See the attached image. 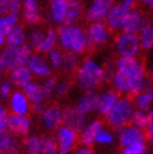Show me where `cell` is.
<instances>
[{
	"label": "cell",
	"mask_w": 153,
	"mask_h": 154,
	"mask_svg": "<svg viewBox=\"0 0 153 154\" xmlns=\"http://www.w3.org/2000/svg\"><path fill=\"white\" fill-rule=\"evenodd\" d=\"M80 63H82V60H80L79 54H75V53H72V51H65L62 72L67 75L75 74V72L78 70Z\"/></svg>",
	"instance_id": "32"
},
{
	"label": "cell",
	"mask_w": 153,
	"mask_h": 154,
	"mask_svg": "<svg viewBox=\"0 0 153 154\" xmlns=\"http://www.w3.org/2000/svg\"><path fill=\"white\" fill-rule=\"evenodd\" d=\"M117 3V0H90L86 8L84 18L88 23L104 21L107 14Z\"/></svg>",
	"instance_id": "12"
},
{
	"label": "cell",
	"mask_w": 153,
	"mask_h": 154,
	"mask_svg": "<svg viewBox=\"0 0 153 154\" xmlns=\"http://www.w3.org/2000/svg\"><path fill=\"white\" fill-rule=\"evenodd\" d=\"M146 21H147V18L144 17L141 10L133 9L127 13L124 21H123V26H122V32L131 33V34H138Z\"/></svg>",
	"instance_id": "20"
},
{
	"label": "cell",
	"mask_w": 153,
	"mask_h": 154,
	"mask_svg": "<svg viewBox=\"0 0 153 154\" xmlns=\"http://www.w3.org/2000/svg\"><path fill=\"white\" fill-rule=\"evenodd\" d=\"M139 3L142 4V5H146V6H148L149 9L153 6V0H139Z\"/></svg>",
	"instance_id": "51"
},
{
	"label": "cell",
	"mask_w": 153,
	"mask_h": 154,
	"mask_svg": "<svg viewBox=\"0 0 153 154\" xmlns=\"http://www.w3.org/2000/svg\"><path fill=\"white\" fill-rule=\"evenodd\" d=\"M27 65L30 69V72L33 73L34 78L39 80H44L53 75V68L49 64L45 54L34 51L32 54V57L29 58Z\"/></svg>",
	"instance_id": "13"
},
{
	"label": "cell",
	"mask_w": 153,
	"mask_h": 154,
	"mask_svg": "<svg viewBox=\"0 0 153 154\" xmlns=\"http://www.w3.org/2000/svg\"><path fill=\"white\" fill-rule=\"evenodd\" d=\"M21 147L24 154H40L42 135L30 133L21 139Z\"/></svg>",
	"instance_id": "29"
},
{
	"label": "cell",
	"mask_w": 153,
	"mask_h": 154,
	"mask_svg": "<svg viewBox=\"0 0 153 154\" xmlns=\"http://www.w3.org/2000/svg\"><path fill=\"white\" fill-rule=\"evenodd\" d=\"M5 47V34L2 32V29H0V50Z\"/></svg>",
	"instance_id": "50"
},
{
	"label": "cell",
	"mask_w": 153,
	"mask_h": 154,
	"mask_svg": "<svg viewBox=\"0 0 153 154\" xmlns=\"http://www.w3.org/2000/svg\"><path fill=\"white\" fill-rule=\"evenodd\" d=\"M134 110L136 105L133 99L131 97L122 95L117 104L112 108V110L104 117V122L109 128L117 132L123 127L131 124V119Z\"/></svg>",
	"instance_id": "4"
},
{
	"label": "cell",
	"mask_w": 153,
	"mask_h": 154,
	"mask_svg": "<svg viewBox=\"0 0 153 154\" xmlns=\"http://www.w3.org/2000/svg\"><path fill=\"white\" fill-rule=\"evenodd\" d=\"M40 154H58V145L54 135H42V149Z\"/></svg>",
	"instance_id": "37"
},
{
	"label": "cell",
	"mask_w": 153,
	"mask_h": 154,
	"mask_svg": "<svg viewBox=\"0 0 153 154\" xmlns=\"http://www.w3.org/2000/svg\"><path fill=\"white\" fill-rule=\"evenodd\" d=\"M8 109L11 114L18 115H29L32 113V103L23 89L14 90V93L8 99Z\"/></svg>",
	"instance_id": "15"
},
{
	"label": "cell",
	"mask_w": 153,
	"mask_h": 154,
	"mask_svg": "<svg viewBox=\"0 0 153 154\" xmlns=\"http://www.w3.org/2000/svg\"><path fill=\"white\" fill-rule=\"evenodd\" d=\"M32 128H33V120L29 115H18L10 113L6 129L11 134H14L18 138H24L25 135L32 133Z\"/></svg>",
	"instance_id": "14"
},
{
	"label": "cell",
	"mask_w": 153,
	"mask_h": 154,
	"mask_svg": "<svg viewBox=\"0 0 153 154\" xmlns=\"http://www.w3.org/2000/svg\"><path fill=\"white\" fill-rule=\"evenodd\" d=\"M57 78L55 76H49V78L42 80L43 84V90H44V95L47 100H50V99L55 95V85H57Z\"/></svg>",
	"instance_id": "39"
},
{
	"label": "cell",
	"mask_w": 153,
	"mask_h": 154,
	"mask_svg": "<svg viewBox=\"0 0 153 154\" xmlns=\"http://www.w3.org/2000/svg\"><path fill=\"white\" fill-rule=\"evenodd\" d=\"M27 38H28V32L25 30V28L18 24L5 35V47L20 48L27 44Z\"/></svg>",
	"instance_id": "25"
},
{
	"label": "cell",
	"mask_w": 153,
	"mask_h": 154,
	"mask_svg": "<svg viewBox=\"0 0 153 154\" xmlns=\"http://www.w3.org/2000/svg\"><path fill=\"white\" fill-rule=\"evenodd\" d=\"M23 147L18 137L8 129L0 130V154H21Z\"/></svg>",
	"instance_id": "19"
},
{
	"label": "cell",
	"mask_w": 153,
	"mask_h": 154,
	"mask_svg": "<svg viewBox=\"0 0 153 154\" xmlns=\"http://www.w3.org/2000/svg\"><path fill=\"white\" fill-rule=\"evenodd\" d=\"M38 124L48 133L55 132L60 125L64 124L63 108H60L57 104L45 105L43 112L38 115Z\"/></svg>",
	"instance_id": "7"
},
{
	"label": "cell",
	"mask_w": 153,
	"mask_h": 154,
	"mask_svg": "<svg viewBox=\"0 0 153 154\" xmlns=\"http://www.w3.org/2000/svg\"><path fill=\"white\" fill-rule=\"evenodd\" d=\"M15 87L9 78H4L0 80V100H6L14 93Z\"/></svg>",
	"instance_id": "40"
},
{
	"label": "cell",
	"mask_w": 153,
	"mask_h": 154,
	"mask_svg": "<svg viewBox=\"0 0 153 154\" xmlns=\"http://www.w3.org/2000/svg\"><path fill=\"white\" fill-rule=\"evenodd\" d=\"M133 99L134 105L137 109L144 112H149L153 108V87H148L139 94H137Z\"/></svg>",
	"instance_id": "30"
},
{
	"label": "cell",
	"mask_w": 153,
	"mask_h": 154,
	"mask_svg": "<svg viewBox=\"0 0 153 154\" xmlns=\"http://www.w3.org/2000/svg\"><path fill=\"white\" fill-rule=\"evenodd\" d=\"M44 108H45V103H42V104H32V113L35 114L36 117H38V115H39L43 112Z\"/></svg>",
	"instance_id": "49"
},
{
	"label": "cell",
	"mask_w": 153,
	"mask_h": 154,
	"mask_svg": "<svg viewBox=\"0 0 153 154\" xmlns=\"http://www.w3.org/2000/svg\"><path fill=\"white\" fill-rule=\"evenodd\" d=\"M105 127V122L102 119H92L88 120L87 125L84 127L79 132V144L88 145V147H93L95 144V138L98 133Z\"/></svg>",
	"instance_id": "18"
},
{
	"label": "cell",
	"mask_w": 153,
	"mask_h": 154,
	"mask_svg": "<svg viewBox=\"0 0 153 154\" xmlns=\"http://www.w3.org/2000/svg\"><path fill=\"white\" fill-rule=\"evenodd\" d=\"M47 55V59L49 61V64L52 65L53 70H62V66H63V61H64V57H65V51L60 48L57 47L55 49L50 50Z\"/></svg>",
	"instance_id": "34"
},
{
	"label": "cell",
	"mask_w": 153,
	"mask_h": 154,
	"mask_svg": "<svg viewBox=\"0 0 153 154\" xmlns=\"http://www.w3.org/2000/svg\"><path fill=\"white\" fill-rule=\"evenodd\" d=\"M111 85L120 95L134 98L148 87H153L143 58H117Z\"/></svg>",
	"instance_id": "1"
},
{
	"label": "cell",
	"mask_w": 153,
	"mask_h": 154,
	"mask_svg": "<svg viewBox=\"0 0 153 154\" xmlns=\"http://www.w3.org/2000/svg\"><path fill=\"white\" fill-rule=\"evenodd\" d=\"M68 4L69 0H47V10L44 13L45 21L57 26L65 24Z\"/></svg>",
	"instance_id": "10"
},
{
	"label": "cell",
	"mask_w": 153,
	"mask_h": 154,
	"mask_svg": "<svg viewBox=\"0 0 153 154\" xmlns=\"http://www.w3.org/2000/svg\"><path fill=\"white\" fill-rule=\"evenodd\" d=\"M148 76L151 78V80H152V84H153V72H149V70H148Z\"/></svg>",
	"instance_id": "53"
},
{
	"label": "cell",
	"mask_w": 153,
	"mask_h": 154,
	"mask_svg": "<svg viewBox=\"0 0 153 154\" xmlns=\"http://www.w3.org/2000/svg\"><path fill=\"white\" fill-rule=\"evenodd\" d=\"M75 83L83 91L95 90L105 82L104 66L90 58L87 57L82 60L78 70L74 74Z\"/></svg>",
	"instance_id": "3"
},
{
	"label": "cell",
	"mask_w": 153,
	"mask_h": 154,
	"mask_svg": "<svg viewBox=\"0 0 153 154\" xmlns=\"http://www.w3.org/2000/svg\"><path fill=\"white\" fill-rule=\"evenodd\" d=\"M5 73H6V69L4 68V65H3L2 61H0V80L4 79V75H5Z\"/></svg>",
	"instance_id": "52"
},
{
	"label": "cell",
	"mask_w": 153,
	"mask_h": 154,
	"mask_svg": "<svg viewBox=\"0 0 153 154\" xmlns=\"http://www.w3.org/2000/svg\"><path fill=\"white\" fill-rule=\"evenodd\" d=\"M33 53L34 50L28 44L23 45L20 48L4 47L0 50V61L3 63L6 72H9L13 68H17L19 65H27Z\"/></svg>",
	"instance_id": "6"
},
{
	"label": "cell",
	"mask_w": 153,
	"mask_h": 154,
	"mask_svg": "<svg viewBox=\"0 0 153 154\" xmlns=\"http://www.w3.org/2000/svg\"><path fill=\"white\" fill-rule=\"evenodd\" d=\"M116 133H117V140L120 148H127V147H131V145L147 143L146 130L132 124L123 127L122 129L117 130Z\"/></svg>",
	"instance_id": "9"
},
{
	"label": "cell",
	"mask_w": 153,
	"mask_h": 154,
	"mask_svg": "<svg viewBox=\"0 0 153 154\" xmlns=\"http://www.w3.org/2000/svg\"><path fill=\"white\" fill-rule=\"evenodd\" d=\"M128 11H126L118 3L114 4V6L109 10V13L107 14V17L104 19V23L107 24L112 33H119L122 32V26H123V21Z\"/></svg>",
	"instance_id": "23"
},
{
	"label": "cell",
	"mask_w": 153,
	"mask_h": 154,
	"mask_svg": "<svg viewBox=\"0 0 153 154\" xmlns=\"http://www.w3.org/2000/svg\"><path fill=\"white\" fill-rule=\"evenodd\" d=\"M117 138V133L116 130H113L112 128H107L104 127L101 132L98 133L97 138H95V144L102 145V147H111L114 144Z\"/></svg>",
	"instance_id": "35"
},
{
	"label": "cell",
	"mask_w": 153,
	"mask_h": 154,
	"mask_svg": "<svg viewBox=\"0 0 153 154\" xmlns=\"http://www.w3.org/2000/svg\"><path fill=\"white\" fill-rule=\"evenodd\" d=\"M9 115H10V112L8 109V105H4L2 102H0V130L6 129Z\"/></svg>",
	"instance_id": "43"
},
{
	"label": "cell",
	"mask_w": 153,
	"mask_h": 154,
	"mask_svg": "<svg viewBox=\"0 0 153 154\" xmlns=\"http://www.w3.org/2000/svg\"><path fill=\"white\" fill-rule=\"evenodd\" d=\"M142 154H151V153H149V150H146V152H143Z\"/></svg>",
	"instance_id": "54"
},
{
	"label": "cell",
	"mask_w": 153,
	"mask_h": 154,
	"mask_svg": "<svg viewBox=\"0 0 153 154\" xmlns=\"http://www.w3.org/2000/svg\"><path fill=\"white\" fill-rule=\"evenodd\" d=\"M138 36L141 40L142 50L147 51L153 48V23L149 19H147V21L144 23L143 28L138 33Z\"/></svg>",
	"instance_id": "31"
},
{
	"label": "cell",
	"mask_w": 153,
	"mask_h": 154,
	"mask_svg": "<svg viewBox=\"0 0 153 154\" xmlns=\"http://www.w3.org/2000/svg\"><path fill=\"white\" fill-rule=\"evenodd\" d=\"M24 6L21 11V19L29 26H36L40 24V21L44 18V14L40 9L39 0H23Z\"/></svg>",
	"instance_id": "16"
},
{
	"label": "cell",
	"mask_w": 153,
	"mask_h": 154,
	"mask_svg": "<svg viewBox=\"0 0 153 154\" xmlns=\"http://www.w3.org/2000/svg\"><path fill=\"white\" fill-rule=\"evenodd\" d=\"M23 91L27 94L28 99L32 104H42V103L47 102L45 95H44V90H43V84L39 80L34 79L33 82H30L28 85L23 89Z\"/></svg>",
	"instance_id": "26"
},
{
	"label": "cell",
	"mask_w": 153,
	"mask_h": 154,
	"mask_svg": "<svg viewBox=\"0 0 153 154\" xmlns=\"http://www.w3.org/2000/svg\"><path fill=\"white\" fill-rule=\"evenodd\" d=\"M97 105H98V93L95 90H86L83 94L78 98L75 103V108L83 114H90L97 112Z\"/></svg>",
	"instance_id": "24"
},
{
	"label": "cell",
	"mask_w": 153,
	"mask_h": 154,
	"mask_svg": "<svg viewBox=\"0 0 153 154\" xmlns=\"http://www.w3.org/2000/svg\"><path fill=\"white\" fill-rule=\"evenodd\" d=\"M84 13L86 8L83 5V0H69L65 24H78L79 20L84 17Z\"/></svg>",
	"instance_id": "28"
},
{
	"label": "cell",
	"mask_w": 153,
	"mask_h": 154,
	"mask_svg": "<svg viewBox=\"0 0 153 154\" xmlns=\"http://www.w3.org/2000/svg\"><path fill=\"white\" fill-rule=\"evenodd\" d=\"M63 113H64V124L75 129L76 132H80L87 125V123H88L87 115L80 113L75 108V105L63 108Z\"/></svg>",
	"instance_id": "22"
},
{
	"label": "cell",
	"mask_w": 153,
	"mask_h": 154,
	"mask_svg": "<svg viewBox=\"0 0 153 154\" xmlns=\"http://www.w3.org/2000/svg\"><path fill=\"white\" fill-rule=\"evenodd\" d=\"M10 11V0H0V15Z\"/></svg>",
	"instance_id": "48"
},
{
	"label": "cell",
	"mask_w": 153,
	"mask_h": 154,
	"mask_svg": "<svg viewBox=\"0 0 153 154\" xmlns=\"http://www.w3.org/2000/svg\"><path fill=\"white\" fill-rule=\"evenodd\" d=\"M72 84L68 79H58L57 85H55V97L63 98L70 91Z\"/></svg>",
	"instance_id": "41"
},
{
	"label": "cell",
	"mask_w": 153,
	"mask_h": 154,
	"mask_svg": "<svg viewBox=\"0 0 153 154\" xmlns=\"http://www.w3.org/2000/svg\"><path fill=\"white\" fill-rule=\"evenodd\" d=\"M59 47L64 51L84 54L92 50L87 36V30L79 24H63L58 26Z\"/></svg>",
	"instance_id": "2"
},
{
	"label": "cell",
	"mask_w": 153,
	"mask_h": 154,
	"mask_svg": "<svg viewBox=\"0 0 153 154\" xmlns=\"http://www.w3.org/2000/svg\"><path fill=\"white\" fill-rule=\"evenodd\" d=\"M148 117H149V122H148V125L146 128L147 144H149L153 147V108L148 112Z\"/></svg>",
	"instance_id": "44"
},
{
	"label": "cell",
	"mask_w": 153,
	"mask_h": 154,
	"mask_svg": "<svg viewBox=\"0 0 153 154\" xmlns=\"http://www.w3.org/2000/svg\"><path fill=\"white\" fill-rule=\"evenodd\" d=\"M73 154H97L94 152V149L92 148V147H88V145H78L76 147V149L74 150Z\"/></svg>",
	"instance_id": "47"
},
{
	"label": "cell",
	"mask_w": 153,
	"mask_h": 154,
	"mask_svg": "<svg viewBox=\"0 0 153 154\" xmlns=\"http://www.w3.org/2000/svg\"><path fill=\"white\" fill-rule=\"evenodd\" d=\"M148 122H149L148 112H144V110L137 109L136 108V110H134V113L132 115V119H131V124L146 130V128L148 125Z\"/></svg>",
	"instance_id": "38"
},
{
	"label": "cell",
	"mask_w": 153,
	"mask_h": 154,
	"mask_svg": "<svg viewBox=\"0 0 153 154\" xmlns=\"http://www.w3.org/2000/svg\"><path fill=\"white\" fill-rule=\"evenodd\" d=\"M114 53L118 58H134L141 55V40L138 34L119 32L113 38Z\"/></svg>",
	"instance_id": "5"
},
{
	"label": "cell",
	"mask_w": 153,
	"mask_h": 154,
	"mask_svg": "<svg viewBox=\"0 0 153 154\" xmlns=\"http://www.w3.org/2000/svg\"><path fill=\"white\" fill-rule=\"evenodd\" d=\"M54 137L58 145V154H73L79 144V132L65 124L55 130Z\"/></svg>",
	"instance_id": "8"
},
{
	"label": "cell",
	"mask_w": 153,
	"mask_h": 154,
	"mask_svg": "<svg viewBox=\"0 0 153 154\" xmlns=\"http://www.w3.org/2000/svg\"><path fill=\"white\" fill-rule=\"evenodd\" d=\"M45 30L42 26H32V29L28 32V38H27V44L32 48L34 51L38 50V48L40 47V44L44 39Z\"/></svg>",
	"instance_id": "33"
},
{
	"label": "cell",
	"mask_w": 153,
	"mask_h": 154,
	"mask_svg": "<svg viewBox=\"0 0 153 154\" xmlns=\"http://www.w3.org/2000/svg\"><path fill=\"white\" fill-rule=\"evenodd\" d=\"M23 6H24L23 0H10V11L9 13L20 17L21 11H23Z\"/></svg>",
	"instance_id": "45"
},
{
	"label": "cell",
	"mask_w": 153,
	"mask_h": 154,
	"mask_svg": "<svg viewBox=\"0 0 153 154\" xmlns=\"http://www.w3.org/2000/svg\"><path fill=\"white\" fill-rule=\"evenodd\" d=\"M117 3L123 8L126 11H131L133 9H137L139 0H117Z\"/></svg>",
	"instance_id": "46"
},
{
	"label": "cell",
	"mask_w": 153,
	"mask_h": 154,
	"mask_svg": "<svg viewBox=\"0 0 153 154\" xmlns=\"http://www.w3.org/2000/svg\"><path fill=\"white\" fill-rule=\"evenodd\" d=\"M8 78L11 80L17 89H24L30 82L35 79L28 65H19L17 68H13L11 70L8 72Z\"/></svg>",
	"instance_id": "21"
},
{
	"label": "cell",
	"mask_w": 153,
	"mask_h": 154,
	"mask_svg": "<svg viewBox=\"0 0 153 154\" xmlns=\"http://www.w3.org/2000/svg\"><path fill=\"white\" fill-rule=\"evenodd\" d=\"M122 95L118 93L116 89L107 88L103 89L101 93H98V105H97V113L101 115V117H105L108 114L112 108L117 104V102L119 100V98Z\"/></svg>",
	"instance_id": "17"
},
{
	"label": "cell",
	"mask_w": 153,
	"mask_h": 154,
	"mask_svg": "<svg viewBox=\"0 0 153 154\" xmlns=\"http://www.w3.org/2000/svg\"><path fill=\"white\" fill-rule=\"evenodd\" d=\"M87 36L92 45L95 47H104L112 39V30L107 26L104 21H93L87 26Z\"/></svg>",
	"instance_id": "11"
},
{
	"label": "cell",
	"mask_w": 153,
	"mask_h": 154,
	"mask_svg": "<svg viewBox=\"0 0 153 154\" xmlns=\"http://www.w3.org/2000/svg\"><path fill=\"white\" fill-rule=\"evenodd\" d=\"M57 47H59V38H58V29L55 28H48L45 29V35L44 39L40 44V47L38 48V53L42 54H48L50 50L55 49Z\"/></svg>",
	"instance_id": "27"
},
{
	"label": "cell",
	"mask_w": 153,
	"mask_h": 154,
	"mask_svg": "<svg viewBox=\"0 0 153 154\" xmlns=\"http://www.w3.org/2000/svg\"><path fill=\"white\" fill-rule=\"evenodd\" d=\"M146 150H148L147 143H143V144L131 145V147H127V148H120V154H142Z\"/></svg>",
	"instance_id": "42"
},
{
	"label": "cell",
	"mask_w": 153,
	"mask_h": 154,
	"mask_svg": "<svg viewBox=\"0 0 153 154\" xmlns=\"http://www.w3.org/2000/svg\"><path fill=\"white\" fill-rule=\"evenodd\" d=\"M19 18L20 17L11 13L2 15V20H0V29H2V32L6 35L11 29H14L19 24Z\"/></svg>",
	"instance_id": "36"
}]
</instances>
